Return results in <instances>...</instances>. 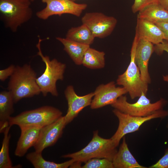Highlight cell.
I'll return each instance as SVG.
<instances>
[{"label": "cell", "mask_w": 168, "mask_h": 168, "mask_svg": "<svg viewBox=\"0 0 168 168\" xmlns=\"http://www.w3.org/2000/svg\"><path fill=\"white\" fill-rule=\"evenodd\" d=\"M37 78L36 73L30 65L25 64L22 66H16L14 72L10 77L7 87L14 103L41 93Z\"/></svg>", "instance_id": "6da1fadb"}, {"label": "cell", "mask_w": 168, "mask_h": 168, "mask_svg": "<svg viewBox=\"0 0 168 168\" xmlns=\"http://www.w3.org/2000/svg\"><path fill=\"white\" fill-rule=\"evenodd\" d=\"M30 0H0V19L13 32L32 18Z\"/></svg>", "instance_id": "7a4b0ae2"}, {"label": "cell", "mask_w": 168, "mask_h": 168, "mask_svg": "<svg viewBox=\"0 0 168 168\" xmlns=\"http://www.w3.org/2000/svg\"><path fill=\"white\" fill-rule=\"evenodd\" d=\"M39 37V41L36 45L38 49L37 55L42 59L45 65L44 72L39 77H37V83L40 88L41 93L44 96L50 93L52 96H57L58 93L56 87L57 81L63 80L66 65L64 63L54 58L50 60L49 57L43 55L41 47L43 40Z\"/></svg>", "instance_id": "3957f363"}, {"label": "cell", "mask_w": 168, "mask_h": 168, "mask_svg": "<svg viewBox=\"0 0 168 168\" xmlns=\"http://www.w3.org/2000/svg\"><path fill=\"white\" fill-rule=\"evenodd\" d=\"M112 140L100 137L98 130L93 132L91 140L83 148L73 153L63 155V158H69L75 162L85 163L93 158H106L112 161L118 151Z\"/></svg>", "instance_id": "277c9868"}, {"label": "cell", "mask_w": 168, "mask_h": 168, "mask_svg": "<svg viewBox=\"0 0 168 168\" xmlns=\"http://www.w3.org/2000/svg\"><path fill=\"white\" fill-rule=\"evenodd\" d=\"M139 39L135 33L130 51L129 64L116 80L117 84L126 89L132 99L139 97L142 92L147 94L148 90V84L141 79L139 70L135 62L136 50Z\"/></svg>", "instance_id": "5b68a950"}, {"label": "cell", "mask_w": 168, "mask_h": 168, "mask_svg": "<svg viewBox=\"0 0 168 168\" xmlns=\"http://www.w3.org/2000/svg\"><path fill=\"white\" fill-rule=\"evenodd\" d=\"M62 112L53 106L46 105L24 111L9 120V126L17 125L20 128L35 126L41 128L55 121L62 116Z\"/></svg>", "instance_id": "8992f818"}, {"label": "cell", "mask_w": 168, "mask_h": 168, "mask_svg": "<svg viewBox=\"0 0 168 168\" xmlns=\"http://www.w3.org/2000/svg\"><path fill=\"white\" fill-rule=\"evenodd\" d=\"M166 103V100L161 99L154 103L146 97L143 92L135 103H130L127 100L126 96L119 97L111 106L120 111L131 115L145 117L152 115L162 110Z\"/></svg>", "instance_id": "52a82bcc"}, {"label": "cell", "mask_w": 168, "mask_h": 168, "mask_svg": "<svg viewBox=\"0 0 168 168\" xmlns=\"http://www.w3.org/2000/svg\"><path fill=\"white\" fill-rule=\"evenodd\" d=\"M113 112L117 117L119 121L117 131L110 138L116 147L119 145L121 138L126 134L138 131L144 123L156 118H164L168 115V111L162 110L145 117L131 115L115 109Z\"/></svg>", "instance_id": "ba28073f"}, {"label": "cell", "mask_w": 168, "mask_h": 168, "mask_svg": "<svg viewBox=\"0 0 168 168\" xmlns=\"http://www.w3.org/2000/svg\"><path fill=\"white\" fill-rule=\"evenodd\" d=\"M45 7L38 11L37 17L42 20H46L54 15L59 16L63 14H72L79 17L83 11L87 7L86 3H77L72 0H42Z\"/></svg>", "instance_id": "9c48e42d"}, {"label": "cell", "mask_w": 168, "mask_h": 168, "mask_svg": "<svg viewBox=\"0 0 168 168\" xmlns=\"http://www.w3.org/2000/svg\"><path fill=\"white\" fill-rule=\"evenodd\" d=\"M82 24L86 25L95 37L104 38L110 35L117 23L116 18L98 12L86 13L82 17Z\"/></svg>", "instance_id": "30bf717a"}, {"label": "cell", "mask_w": 168, "mask_h": 168, "mask_svg": "<svg viewBox=\"0 0 168 168\" xmlns=\"http://www.w3.org/2000/svg\"><path fill=\"white\" fill-rule=\"evenodd\" d=\"M65 116L43 128L34 146L35 151L42 152L45 148L54 145L61 137L67 125Z\"/></svg>", "instance_id": "8fae6325"}, {"label": "cell", "mask_w": 168, "mask_h": 168, "mask_svg": "<svg viewBox=\"0 0 168 168\" xmlns=\"http://www.w3.org/2000/svg\"><path fill=\"white\" fill-rule=\"evenodd\" d=\"M90 107L92 109L99 108L114 103L120 96L128 93L123 87H116L114 82L99 85L94 92Z\"/></svg>", "instance_id": "7c38bea8"}, {"label": "cell", "mask_w": 168, "mask_h": 168, "mask_svg": "<svg viewBox=\"0 0 168 168\" xmlns=\"http://www.w3.org/2000/svg\"><path fill=\"white\" fill-rule=\"evenodd\" d=\"M64 94L68 104L67 113L65 115L68 124L84 108L90 105L94 94V92H91L83 96H79L76 93L73 86L69 85L65 90Z\"/></svg>", "instance_id": "4fadbf2b"}, {"label": "cell", "mask_w": 168, "mask_h": 168, "mask_svg": "<svg viewBox=\"0 0 168 168\" xmlns=\"http://www.w3.org/2000/svg\"><path fill=\"white\" fill-rule=\"evenodd\" d=\"M152 43L143 39H139L136 48L135 62L140 73L142 80L148 84L151 79L148 70L149 59L154 51Z\"/></svg>", "instance_id": "5bb4252c"}, {"label": "cell", "mask_w": 168, "mask_h": 168, "mask_svg": "<svg viewBox=\"0 0 168 168\" xmlns=\"http://www.w3.org/2000/svg\"><path fill=\"white\" fill-rule=\"evenodd\" d=\"M135 33L139 39H144L155 45L165 40L162 31L156 24L143 19L137 18Z\"/></svg>", "instance_id": "9a60e30c"}, {"label": "cell", "mask_w": 168, "mask_h": 168, "mask_svg": "<svg viewBox=\"0 0 168 168\" xmlns=\"http://www.w3.org/2000/svg\"><path fill=\"white\" fill-rule=\"evenodd\" d=\"M42 128L35 126L20 128L21 134L15 151L16 156L22 157L30 147H34L37 140Z\"/></svg>", "instance_id": "2e32d148"}, {"label": "cell", "mask_w": 168, "mask_h": 168, "mask_svg": "<svg viewBox=\"0 0 168 168\" xmlns=\"http://www.w3.org/2000/svg\"><path fill=\"white\" fill-rule=\"evenodd\" d=\"M114 168H146L140 165L130 151L124 137L119 150L112 161Z\"/></svg>", "instance_id": "e0dca14e"}, {"label": "cell", "mask_w": 168, "mask_h": 168, "mask_svg": "<svg viewBox=\"0 0 168 168\" xmlns=\"http://www.w3.org/2000/svg\"><path fill=\"white\" fill-rule=\"evenodd\" d=\"M14 103L12 95L8 91L0 92V132L3 133L9 126L8 121L14 112Z\"/></svg>", "instance_id": "ac0fdd59"}, {"label": "cell", "mask_w": 168, "mask_h": 168, "mask_svg": "<svg viewBox=\"0 0 168 168\" xmlns=\"http://www.w3.org/2000/svg\"><path fill=\"white\" fill-rule=\"evenodd\" d=\"M56 39L63 44L64 50L75 64L77 65L82 64L85 53L90 45L79 43L66 38L57 37Z\"/></svg>", "instance_id": "d6986e66"}, {"label": "cell", "mask_w": 168, "mask_h": 168, "mask_svg": "<svg viewBox=\"0 0 168 168\" xmlns=\"http://www.w3.org/2000/svg\"><path fill=\"white\" fill-rule=\"evenodd\" d=\"M137 18L144 19L155 24L168 22V11L159 4H154L139 12Z\"/></svg>", "instance_id": "ffe728a7"}, {"label": "cell", "mask_w": 168, "mask_h": 168, "mask_svg": "<svg viewBox=\"0 0 168 168\" xmlns=\"http://www.w3.org/2000/svg\"><path fill=\"white\" fill-rule=\"evenodd\" d=\"M42 153L35 151L27 154L26 158L35 168H67L74 162L72 159L60 163L47 161L43 157Z\"/></svg>", "instance_id": "44dd1931"}, {"label": "cell", "mask_w": 168, "mask_h": 168, "mask_svg": "<svg viewBox=\"0 0 168 168\" xmlns=\"http://www.w3.org/2000/svg\"><path fill=\"white\" fill-rule=\"evenodd\" d=\"M66 38L79 43L90 45L95 38L89 28L82 24L77 27H72L67 31Z\"/></svg>", "instance_id": "7402d4cb"}, {"label": "cell", "mask_w": 168, "mask_h": 168, "mask_svg": "<svg viewBox=\"0 0 168 168\" xmlns=\"http://www.w3.org/2000/svg\"><path fill=\"white\" fill-rule=\"evenodd\" d=\"M105 55L104 52L89 47L85 53L82 64L91 69L103 68L105 66Z\"/></svg>", "instance_id": "603a6c76"}, {"label": "cell", "mask_w": 168, "mask_h": 168, "mask_svg": "<svg viewBox=\"0 0 168 168\" xmlns=\"http://www.w3.org/2000/svg\"><path fill=\"white\" fill-rule=\"evenodd\" d=\"M11 127V126H9L7 127L3 132L4 138L0 152V168L14 167L9 155V144L11 138V135L9 133V131Z\"/></svg>", "instance_id": "cb8c5ba5"}, {"label": "cell", "mask_w": 168, "mask_h": 168, "mask_svg": "<svg viewBox=\"0 0 168 168\" xmlns=\"http://www.w3.org/2000/svg\"><path fill=\"white\" fill-rule=\"evenodd\" d=\"M82 168H114L112 161L106 158H93L85 163Z\"/></svg>", "instance_id": "d4e9b609"}, {"label": "cell", "mask_w": 168, "mask_h": 168, "mask_svg": "<svg viewBox=\"0 0 168 168\" xmlns=\"http://www.w3.org/2000/svg\"><path fill=\"white\" fill-rule=\"evenodd\" d=\"M157 4L159 0H134L131 9L133 12L135 13L149 6Z\"/></svg>", "instance_id": "484cf974"}, {"label": "cell", "mask_w": 168, "mask_h": 168, "mask_svg": "<svg viewBox=\"0 0 168 168\" xmlns=\"http://www.w3.org/2000/svg\"><path fill=\"white\" fill-rule=\"evenodd\" d=\"M149 168H168V147L166 150L164 156L155 164Z\"/></svg>", "instance_id": "4316f807"}, {"label": "cell", "mask_w": 168, "mask_h": 168, "mask_svg": "<svg viewBox=\"0 0 168 168\" xmlns=\"http://www.w3.org/2000/svg\"><path fill=\"white\" fill-rule=\"evenodd\" d=\"M16 66L12 64L7 68L0 70V80L4 82L7 78L12 74L14 72Z\"/></svg>", "instance_id": "83f0119b"}, {"label": "cell", "mask_w": 168, "mask_h": 168, "mask_svg": "<svg viewBox=\"0 0 168 168\" xmlns=\"http://www.w3.org/2000/svg\"><path fill=\"white\" fill-rule=\"evenodd\" d=\"M154 51L158 55L161 54L164 51L168 53V42L164 40L162 43L155 45Z\"/></svg>", "instance_id": "f1b7e54d"}, {"label": "cell", "mask_w": 168, "mask_h": 168, "mask_svg": "<svg viewBox=\"0 0 168 168\" xmlns=\"http://www.w3.org/2000/svg\"><path fill=\"white\" fill-rule=\"evenodd\" d=\"M162 31L165 40L168 42V22H160L156 24Z\"/></svg>", "instance_id": "f546056e"}, {"label": "cell", "mask_w": 168, "mask_h": 168, "mask_svg": "<svg viewBox=\"0 0 168 168\" xmlns=\"http://www.w3.org/2000/svg\"><path fill=\"white\" fill-rule=\"evenodd\" d=\"M159 4L168 11V0H159Z\"/></svg>", "instance_id": "4dcf8cb0"}, {"label": "cell", "mask_w": 168, "mask_h": 168, "mask_svg": "<svg viewBox=\"0 0 168 168\" xmlns=\"http://www.w3.org/2000/svg\"><path fill=\"white\" fill-rule=\"evenodd\" d=\"M163 79L164 81L168 82V75L163 76ZM167 127H168V124H167Z\"/></svg>", "instance_id": "1f68e13d"}, {"label": "cell", "mask_w": 168, "mask_h": 168, "mask_svg": "<svg viewBox=\"0 0 168 168\" xmlns=\"http://www.w3.org/2000/svg\"><path fill=\"white\" fill-rule=\"evenodd\" d=\"M32 2H33L35 0H30Z\"/></svg>", "instance_id": "d6a6232c"}, {"label": "cell", "mask_w": 168, "mask_h": 168, "mask_svg": "<svg viewBox=\"0 0 168 168\" xmlns=\"http://www.w3.org/2000/svg\"><path fill=\"white\" fill-rule=\"evenodd\" d=\"M72 0L73 1H75V0Z\"/></svg>", "instance_id": "836d02e7"}]
</instances>
